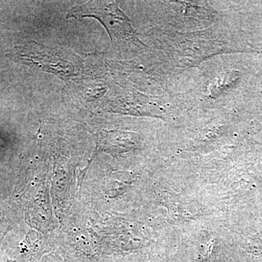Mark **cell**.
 <instances>
[{
    "label": "cell",
    "instance_id": "cell-1",
    "mask_svg": "<svg viewBox=\"0 0 262 262\" xmlns=\"http://www.w3.org/2000/svg\"><path fill=\"white\" fill-rule=\"evenodd\" d=\"M84 17H94L100 20L113 41L135 36V31L131 27L128 18L115 3L91 2L82 6L75 7L67 14V18L80 20Z\"/></svg>",
    "mask_w": 262,
    "mask_h": 262
}]
</instances>
